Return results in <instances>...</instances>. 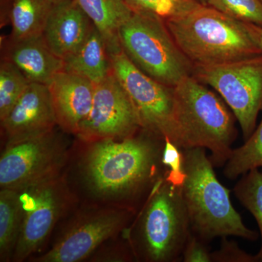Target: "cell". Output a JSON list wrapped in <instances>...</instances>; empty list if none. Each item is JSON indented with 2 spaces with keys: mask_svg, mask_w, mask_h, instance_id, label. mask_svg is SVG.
<instances>
[{
  "mask_svg": "<svg viewBox=\"0 0 262 262\" xmlns=\"http://www.w3.org/2000/svg\"><path fill=\"white\" fill-rule=\"evenodd\" d=\"M140 127L135 107L113 72L95 84L91 113L77 136L91 142L122 139L134 136Z\"/></svg>",
  "mask_w": 262,
  "mask_h": 262,
  "instance_id": "obj_11",
  "label": "cell"
},
{
  "mask_svg": "<svg viewBox=\"0 0 262 262\" xmlns=\"http://www.w3.org/2000/svg\"><path fill=\"white\" fill-rule=\"evenodd\" d=\"M4 59L21 71L31 82L48 84L64 70V61L48 47L43 35L8 41Z\"/></svg>",
  "mask_w": 262,
  "mask_h": 262,
  "instance_id": "obj_16",
  "label": "cell"
},
{
  "mask_svg": "<svg viewBox=\"0 0 262 262\" xmlns=\"http://www.w3.org/2000/svg\"><path fill=\"white\" fill-rule=\"evenodd\" d=\"M198 3H201V4L203 5H207V0H196Z\"/></svg>",
  "mask_w": 262,
  "mask_h": 262,
  "instance_id": "obj_32",
  "label": "cell"
},
{
  "mask_svg": "<svg viewBox=\"0 0 262 262\" xmlns=\"http://www.w3.org/2000/svg\"><path fill=\"white\" fill-rule=\"evenodd\" d=\"M23 220L20 191L1 189L0 192V254L5 259L14 251Z\"/></svg>",
  "mask_w": 262,
  "mask_h": 262,
  "instance_id": "obj_20",
  "label": "cell"
},
{
  "mask_svg": "<svg viewBox=\"0 0 262 262\" xmlns=\"http://www.w3.org/2000/svg\"><path fill=\"white\" fill-rule=\"evenodd\" d=\"M261 3H262V0H261Z\"/></svg>",
  "mask_w": 262,
  "mask_h": 262,
  "instance_id": "obj_33",
  "label": "cell"
},
{
  "mask_svg": "<svg viewBox=\"0 0 262 262\" xmlns=\"http://www.w3.org/2000/svg\"><path fill=\"white\" fill-rule=\"evenodd\" d=\"M205 148L182 149L186 177L182 194L193 233L208 243L236 236L255 241L258 234L244 225L231 202L230 191L217 179Z\"/></svg>",
  "mask_w": 262,
  "mask_h": 262,
  "instance_id": "obj_3",
  "label": "cell"
},
{
  "mask_svg": "<svg viewBox=\"0 0 262 262\" xmlns=\"http://www.w3.org/2000/svg\"><path fill=\"white\" fill-rule=\"evenodd\" d=\"M192 232L182 187L163 177L155 182L140 219L141 244L146 259L179 261Z\"/></svg>",
  "mask_w": 262,
  "mask_h": 262,
  "instance_id": "obj_6",
  "label": "cell"
},
{
  "mask_svg": "<svg viewBox=\"0 0 262 262\" xmlns=\"http://www.w3.org/2000/svg\"><path fill=\"white\" fill-rule=\"evenodd\" d=\"M104 39L108 53L121 51L118 33L134 10L124 0H75Z\"/></svg>",
  "mask_w": 262,
  "mask_h": 262,
  "instance_id": "obj_17",
  "label": "cell"
},
{
  "mask_svg": "<svg viewBox=\"0 0 262 262\" xmlns=\"http://www.w3.org/2000/svg\"><path fill=\"white\" fill-rule=\"evenodd\" d=\"M228 237H222L220 249L211 253L212 262H258L257 256L239 248L237 243Z\"/></svg>",
  "mask_w": 262,
  "mask_h": 262,
  "instance_id": "obj_27",
  "label": "cell"
},
{
  "mask_svg": "<svg viewBox=\"0 0 262 262\" xmlns=\"http://www.w3.org/2000/svg\"><path fill=\"white\" fill-rule=\"evenodd\" d=\"M165 23L193 67L225 64L262 54L248 24L208 5Z\"/></svg>",
  "mask_w": 262,
  "mask_h": 262,
  "instance_id": "obj_2",
  "label": "cell"
},
{
  "mask_svg": "<svg viewBox=\"0 0 262 262\" xmlns=\"http://www.w3.org/2000/svg\"><path fill=\"white\" fill-rule=\"evenodd\" d=\"M112 70L125 90L141 128L177 146L173 120V88L158 82L139 70L122 51L108 53Z\"/></svg>",
  "mask_w": 262,
  "mask_h": 262,
  "instance_id": "obj_8",
  "label": "cell"
},
{
  "mask_svg": "<svg viewBox=\"0 0 262 262\" xmlns=\"http://www.w3.org/2000/svg\"><path fill=\"white\" fill-rule=\"evenodd\" d=\"M192 75L221 95L247 140L262 110V54L225 64L194 67Z\"/></svg>",
  "mask_w": 262,
  "mask_h": 262,
  "instance_id": "obj_7",
  "label": "cell"
},
{
  "mask_svg": "<svg viewBox=\"0 0 262 262\" xmlns=\"http://www.w3.org/2000/svg\"><path fill=\"white\" fill-rule=\"evenodd\" d=\"M93 28L75 0H63L52 5L42 35L50 49L64 60L82 47Z\"/></svg>",
  "mask_w": 262,
  "mask_h": 262,
  "instance_id": "obj_15",
  "label": "cell"
},
{
  "mask_svg": "<svg viewBox=\"0 0 262 262\" xmlns=\"http://www.w3.org/2000/svg\"><path fill=\"white\" fill-rule=\"evenodd\" d=\"M207 5L239 21L262 27L261 0H207Z\"/></svg>",
  "mask_w": 262,
  "mask_h": 262,
  "instance_id": "obj_25",
  "label": "cell"
},
{
  "mask_svg": "<svg viewBox=\"0 0 262 262\" xmlns=\"http://www.w3.org/2000/svg\"><path fill=\"white\" fill-rule=\"evenodd\" d=\"M63 61L64 70L82 76L95 84L113 72L106 42L94 25L82 47Z\"/></svg>",
  "mask_w": 262,
  "mask_h": 262,
  "instance_id": "obj_18",
  "label": "cell"
},
{
  "mask_svg": "<svg viewBox=\"0 0 262 262\" xmlns=\"http://www.w3.org/2000/svg\"><path fill=\"white\" fill-rule=\"evenodd\" d=\"M162 162L167 168L166 179L175 185L182 187L186 177L182 149L168 138L165 139Z\"/></svg>",
  "mask_w": 262,
  "mask_h": 262,
  "instance_id": "obj_26",
  "label": "cell"
},
{
  "mask_svg": "<svg viewBox=\"0 0 262 262\" xmlns=\"http://www.w3.org/2000/svg\"><path fill=\"white\" fill-rule=\"evenodd\" d=\"M126 220L125 212H103L93 215L71 229L37 261H80L120 231Z\"/></svg>",
  "mask_w": 262,
  "mask_h": 262,
  "instance_id": "obj_12",
  "label": "cell"
},
{
  "mask_svg": "<svg viewBox=\"0 0 262 262\" xmlns=\"http://www.w3.org/2000/svg\"><path fill=\"white\" fill-rule=\"evenodd\" d=\"M64 158V149L53 130L7 144L0 158L1 189L23 190L56 176Z\"/></svg>",
  "mask_w": 262,
  "mask_h": 262,
  "instance_id": "obj_9",
  "label": "cell"
},
{
  "mask_svg": "<svg viewBox=\"0 0 262 262\" xmlns=\"http://www.w3.org/2000/svg\"><path fill=\"white\" fill-rule=\"evenodd\" d=\"M234 192L239 203L254 217L259 228L261 245L258 254L262 262V173L258 168L244 174L234 186Z\"/></svg>",
  "mask_w": 262,
  "mask_h": 262,
  "instance_id": "obj_23",
  "label": "cell"
},
{
  "mask_svg": "<svg viewBox=\"0 0 262 262\" xmlns=\"http://www.w3.org/2000/svg\"><path fill=\"white\" fill-rule=\"evenodd\" d=\"M134 12L156 15L165 21L182 17L202 5L196 0H124Z\"/></svg>",
  "mask_w": 262,
  "mask_h": 262,
  "instance_id": "obj_24",
  "label": "cell"
},
{
  "mask_svg": "<svg viewBox=\"0 0 262 262\" xmlns=\"http://www.w3.org/2000/svg\"><path fill=\"white\" fill-rule=\"evenodd\" d=\"M48 3L51 5L56 4V3H60V2L63 1V0H47Z\"/></svg>",
  "mask_w": 262,
  "mask_h": 262,
  "instance_id": "obj_31",
  "label": "cell"
},
{
  "mask_svg": "<svg viewBox=\"0 0 262 262\" xmlns=\"http://www.w3.org/2000/svg\"><path fill=\"white\" fill-rule=\"evenodd\" d=\"M23 220L14 249L15 261L26 259L47 238L64 211L69 194L57 175L20 190Z\"/></svg>",
  "mask_w": 262,
  "mask_h": 262,
  "instance_id": "obj_10",
  "label": "cell"
},
{
  "mask_svg": "<svg viewBox=\"0 0 262 262\" xmlns=\"http://www.w3.org/2000/svg\"><path fill=\"white\" fill-rule=\"evenodd\" d=\"M57 125L47 84L31 82L10 113L1 120L8 144L43 135Z\"/></svg>",
  "mask_w": 262,
  "mask_h": 262,
  "instance_id": "obj_13",
  "label": "cell"
},
{
  "mask_svg": "<svg viewBox=\"0 0 262 262\" xmlns=\"http://www.w3.org/2000/svg\"><path fill=\"white\" fill-rule=\"evenodd\" d=\"M47 85L57 125L66 132L77 135L91 113L95 84L63 70Z\"/></svg>",
  "mask_w": 262,
  "mask_h": 262,
  "instance_id": "obj_14",
  "label": "cell"
},
{
  "mask_svg": "<svg viewBox=\"0 0 262 262\" xmlns=\"http://www.w3.org/2000/svg\"><path fill=\"white\" fill-rule=\"evenodd\" d=\"M88 154L85 175L91 189L101 195H135L158 172L163 148L145 138L96 141Z\"/></svg>",
  "mask_w": 262,
  "mask_h": 262,
  "instance_id": "obj_4",
  "label": "cell"
},
{
  "mask_svg": "<svg viewBox=\"0 0 262 262\" xmlns=\"http://www.w3.org/2000/svg\"><path fill=\"white\" fill-rule=\"evenodd\" d=\"M173 95L177 146L182 149H209L213 166H225L237 136L233 113L224 99L193 75L173 87Z\"/></svg>",
  "mask_w": 262,
  "mask_h": 262,
  "instance_id": "obj_1",
  "label": "cell"
},
{
  "mask_svg": "<svg viewBox=\"0 0 262 262\" xmlns=\"http://www.w3.org/2000/svg\"><path fill=\"white\" fill-rule=\"evenodd\" d=\"M31 82L12 62L0 64V120H3L25 92Z\"/></svg>",
  "mask_w": 262,
  "mask_h": 262,
  "instance_id": "obj_22",
  "label": "cell"
},
{
  "mask_svg": "<svg viewBox=\"0 0 262 262\" xmlns=\"http://www.w3.org/2000/svg\"><path fill=\"white\" fill-rule=\"evenodd\" d=\"M118 36L122 51L133 63L160 83L173 88L184 77L192 75V63L159 17L134 11Z\"/></svg>",
  "mask_w": 262,
  "mask_h": 262,
  "instance_id": "obj_5",
  "label": "cell"
},
{
  "mask_svg": "<svg viewBox=\"0 0 262 262\" xmlns=\"http://www.w3.org/2000/svg\"><path fill=\"white\" fill-rule=\"evenodd\" d=\"M52 5L47 0H12L10 41L42 35Z\"/></svg>",
  "mask_w": 262,
  "mask_h": 262,
  "instance_id": "obj_19",
  "label": "cell"
},
{
  "mask_svg": "<svg viewBox=\"0 0 262 262\" xmlns=\"http://www.w3.org/2000/svg\"><path fill=\"white\" fill-rule=\"evenodd\" d=\"M248 27L253 40L256 42L262 51V27L252 24H248Z\"/></svg>",
  "mask_w": 262,
  "mask_h": 262,
  "instance_id": "obj_30",
  "label": "cell"
},
{
  "mask_svg": "<svg viewBox=\"0 0 262 262\" xmlns=\"http://www.w3.org/2000/svg\"><path fill=\"white\" fill-rule=\"evenodd\" d=\"M262 168V120L244 145L232 150L224 169L226 178L234 180L253 169Z\"/></svg>",
  "mask_w": 262,
  "mask_h": 262,
  "instance_id": "obj_21",
  "label": "cell"
},
{
  "mask_svg": "<svg viewBox=\"0 0 262 262\" xmlns=\"http://www.w3.org/2000/svg\"><path fill=\"white\" fill-rule=\"evenodd\" d=\"M12 0H1V27L9 23V14Z\"/></svg>",
  "mask_w": 262,
  "mask_h": 262,
  "instance_id": "obj_29",
  "label": "cell"
},
{
  "mask_svg": "<svg viewBox=\"0 0 262 262\" xmlns=\"http://www.w3.org/2000/svg\"><path fill=\"white\" fill-rule=\"evenodd\" d=\"M211 248L208 243L191 232L183 250L182 261L184 262H212Z\"/></svg>",
  "mask_w": 262,
  "mask_h": 262,
  "instance_id": "obj_28",
  "label": "cell"
}]
</instances>
